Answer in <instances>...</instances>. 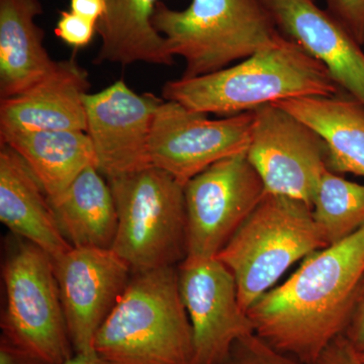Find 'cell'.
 I'll return each mask as SVG.
<instances>
[{
  "label": "cell",
  "mask_w": 364,
  "mask_h": 364,
  "mask_svg": "<svg viewBox=\"0 0 364 364\" xmlns=\"http://www.w3.org/2000/svg\"><path fill=\"white\" fill-rule=\"evenodd\" d=\"M284 284L249 308L254 331L273 348L315 364L343 334L364 277V227L311 253Z\"/></svg>",
  "instance_id": "6da1fadb"
},
{
  "label": "cell",
  "mask_w": 364,
  "mask_h": 364,
  "mask_svg": "<svg viewBox=\"0 0 364 364\" xmlns=\"http://www.w3.org/2000/svg\"><path fill=\"white\" fill-rule=\"evenodd\" d=\"M341 91L323 64L286 39L214 73L167 81L162 97L191 111L227 117L291 98Z\"/></svg>",
  "instance_id": "7a4b0ae2"
},
{
  "label": "cell",
  "mask_w": 364,
  "mask_h": 364,
  "mask_svg": "<svg viewBox=\"0 0 364 364\" xmlns=\"http://www.w3.org/2000/svg\"><path fill=\"white\" fill-rule=\"evenodd\" d=\"M93 349L109 364H193V328L178 269L134 273Z\"/></svg>",
  "instance_id": "3957f363"
},
{
  "label": "cell",
  "mask_w": 364,
  "mask_h": 364,
  "mask_svg": "<svg viewBox=\"0 0 364 364\" xmlns=\"http://www.w3.org/2000/svg\"><path fill=\"white\" fill-rule=\"evenodd\" d=\"M152 21L171 54L186 61L183 79L222 70L287 39L263 0H191L183 11L159 1Z\"/></svg>",
  "instance_id": "277c9868"
},
{
  "label": "cell",
  "mask_w": 364,
  "mask_h": 364,
  "mask_svg": "<svg viewBox=\"0 0 364 364\" xmlns=\"http://www.w3.org/2000/svg\"><path fill=\"white\" fill-rule=\"evenodd\" d=\"M325 247L312 208L267 193L215 258L233 274L239 304L247 313L296 261Z\"/></svg>",
  "instance_id": "5b68a950"
},
{
  "label": "cell",
  "mask_w": 364,
  "mask_h": 364,
  "mask_svg": "<svg viewBox=\"0 0 364 364\" xmlns=\"http://www.w3.org/2000/svg\"><path fill=\"white\" fill-rule=\"evenodd\" d=\"M107 181L117 213L112 249L132 272L174 267L186 259L184 186L155 166Z\"/></svg>",
  "instance_id": "8992f818"
},
{
  "label": "cell",
  "mask_w": 364,
  "mask_h": 364,
  "mask_svg": "<svg viewBox=\"0 0 364 364\" xmlns=\"http://www.w3.org/2000/svg\"><path fill=\"white\" fill-rule=\"evenodd\" d=\"M2 336L49 364L74 355L52 258L16 237L2 265Z\"/></svg>",
  "instance_id": "52a82bcc"
},
{
  "label": "cell",
  "mask_w": 364,
  "mask_h": 364,
  "mask_svg": "<svg viewBox=\"0 0 364 364\" xmlns=\"http://www.w3.org/2000/svg\"><path fill=\"white\" fill-rule=\"evenodd\" d=\"M265 193L247 153L215 163L191 178L184 186L186 258L217 257Z\"/></svg>",
  "instance_id": "ba28073f"
},
{
  "label": "cell",
  "mask_w": 364,
  "mask_h": 364,
  "mask_svg": "<svg viewBox=\"0 0 364 364\" xmlns=\"http://www.w3.org/2000/svg\"><path fill=\"white\" fill-rule=\"evenodd\" d=\"M254 112L210 119L170 100L155 112L150 136L152 166L166 171L182 186L215 163L247 153Z\"/></svg>",
  "instance_id": "9c48e42d"
},
{
  "label": "cell",
  "mask_w": 364,
  "mask_h": 364,
  "mask_svg": "<svg viewBox=\"0 0 364 364\" xmlns=\"http://www.w3.org/2000/svg\"><path fill=\"white\" fill-rule=\"evenodd\" d=\"M254 112L249 161L268 193L289 196L311 208L328 167L327 146L317 132L272 104Z\"/></svg>",
  "instance_id": "30bf717a"
},
{
  "label": "cell",
  "mask_w": 364,
  "mask_h": 364,
  "mask_svg": "<svg viewBox=\"0 0 364 364\" xmlns=\"http://www.w3.org/2000/svg\"><path fill=\"white\" fill-rule=\"evenodd\" d=\"M179 289L193 336V364H220L239 340L254 334L242 310L233 274L218 258H186Z\"/></svg>",
  "instance_id": "8fae6325"
},
{
  "label": "cell",
  "mask_w": 364,
  "mask_h": 364,
  "mask_svg": "<svg viewBox=\"0 0 364 364\" xmlns=\"http://www.w3.org/2000/svg\"><path fill=\"white\" fill-rule=\"evenodd\" d=\"M162 100L138 95L124 80L85 97L86 134L107 181L152 166L150 136Z\"/></svg>",
  "instance_id": "7c38bea8"
},
{
  "label": "cell",
  "mask_w": 364,
  "mask_h": 364,
  "mask_svg": "<svg viewBox=\"0 0 364 364\" xmlns=\"http://www.w3.org/2000/svg\"><path fill=\"white\" fill-rule=\"evenodd\" d=\"M75 353L95 350V336L130 282L131 267L112 249L74 248L53 261Z\"/></svg>",
  "instance_id": "4fadbf2b"
},
{
  "label": "cell",
  "mask_w": 364,
  "mask_h": 364,
  "mask_svg": "<svg viewBox=\"0 0 364 364\" xmlns=\"http://www.w3.org/2000/svg\"><path fill=\"white\" fill-rule=\"evenodd\" d=\"M279 32L323 64L340 90L364 107L363 45L316 0H263Z\"/></svg>",
  "instance_id": "5bb4252c"
},
{
  "label": "cell",
  "mask_w": 364,
  "mask_h": 364,
  "mask_svg": "<svg viewBox=\"0 0 364 364\" xmlns=\"http://www.w3.org/2000/svg\"><path fill=\"white\" fill-rule=\"evenodd\" d=\"M87 72L76 60L57 62L42 80L0 100V132H86Z\"/></svg>",
  "instance_id": "9a60e30c"
},
{
  "label": "cell",
  "mask_w": 364,
  "mask_h": 364,
  "mask_svg": "<svg viewBox=\"0 0 364 364\" xmlns=\"http://www.w3.org/2000/svg\"><path fill=\"white\" fill-rule=\"evenodd\" d=\"M0 221L14 236L42 249L53 261L72 249L37 177L13 148L1 142Z\"/></svg>",
  "instance_id": "2e32d148"
},
{
  "label": "cell",
  "mask_w": 364,
  "mask_h": 364,
  "mask_svg": "<svg viewBox=\"0 0 364 364\" xmlns=\"http://www.w3.org/2000/svg\"><path fill=\"white\" fill-rule=\"evenodd\" d=\"M42 14L40 0H0V100L28 90L56 66L35 21Z\"/></svg>",
  "instance_id": "e0dca14e"
},
{
  "label": "cell",
  "mask_w": 364,
  "mask_h": 364,
  "mask_svg": "<svg viewBox=\"0 0 364 364\" xmlns=\"http://www.w3.org/2000/svg\"><path fill=\"white\" fill-rule=\"evenodd\" d=\"M274 105L317 132L327 146L331 171L364 176V107L360 102L341 91Z\"/></svg>",
  "instance_id": "ac0fdd59"
},
{
  "label": "cell",
  "mask_w": 364,
  "mask_h": 364,
  "mask_svg": "<svg viewBox=\"0 0 364 364\" xmlns=\"http://www.w3.org/2000/svg\"><path fill=\"white\" fill-rule=\"evenodd\" d=\"M37 177L49 200L61 196L85 170L97 167L90 136L81 131L0 132Z\"/></svg>",
  "instance_id": "d6986e66"
},
{
  "label": "cell",
  "mask_w": 364,
  "mask_h": 364,
  "mask_svg": "<svg viewBox=\"0 0 364 364\" xmlns=\"http://www.w3.org/2000/svg\"><path fill=\"white\" fill-rule=\"evenodd\" d=\"M105 1V13L97 23L102 45L95 63L173 65L174 56L166 40L153 26V14L159 0Z\"/></svg>",
  "instance_id": "ffe728a7"
},
{
  "label": "cell",
  "mask_w": 364,
  "mask_h": 364,
  "mask_svg": "<svg viewBox=\"0 0 364 364\" xmlns=\"http://www.w3.org/2000/svg\"><path fill=\"white\" fill-rule=\"evenodd\" d=\"M57 224L74 248L112 249L117 213L109 181L90 167L55 200H49Z\"/></svg>",
  "instance_id": "44dd1931"
},
{
  "label": "cell",
  "mask_w": 364,
  "mask_h": 364,
  "mask_svg": "<svg viewBox=\"0 0 364 364\" xmlns=\"http://www.w3.org/2000/svg\"><path fill=\"white\" fill-rule=\"evenodd\" d=\"M312 213L328 246L348 238L364 227V184L327 170L316 191Z\"/></svg>",
  "instance_id": "7402d4cb"
},
{
  "label": "cell",
  "mask_w": 364,
  "mask_h": 364,
  "mask_svg": "<svg viewBox=\"0 0 364 364\" xmlns=\"http://www.w3.org/2000/svg\"><path fill=\"white\" fill-rule=\"evenodd\" d=\"M220 364H306L282 353L258 335H248L234 345L229 356Z\"/></svg>",
  "instance_id": "603a6c76"
},
{
  "label": "cell",
  "mask_w": 364,
  "mask_h": 364,
  "mask_svg": "<svg viewBox=\"0 0 364 364\" xmlns=\"http://www.w3.org/2000/svg\"><path fill=\"white\" fill-rule=\"evenodd\" d=\"M97 21L88 20L73 11H62L56 26V35L71 47L85 48L97 32Z\"/></svg>",
  "instance_id": "cb8c5ba5"
},
{
  "label": "cell",
  "mask_w": 364,
  "mask_h": 364,
  "mask_svg": "<svg viewBox=\"0 0 364 364\" xmlns=\"http://www.w3.org/2000/svg\"><path fill=\"white\" fill-rule=\"evenodd\" d=\"M330 14L364 46V0H325Z\"/></svg>",
  "instance_id": "d4e9b609"
},
{
  "label": "cell",
  "mask_w": 364,
  "mask_h": 364,
  "mask_svg": "<svg viewBox=\"0 0 364 364\" xmlns=\"http://www.w3.org/2000/svg\"><path fill=\"white\" fill-rule=\"evenodd\" d=\"M315 364H364L360 354L343 334L330 342Z\"/></svg>",
  "instance_id": "484cf974"
},
{
  "label": "cell",
  "mask_w": 364,
  "mask_h": 364,
  "mask_svg": "<svg viewBox=\"0 0 364 364\" xmlns=\"http://www.w3.org/2000/svg\"><path fill=\"white\" fill-rule=\"evenodd\" d=\"M343 335L358 353H364V277Z\"/></svg>",
  "instance_id": "4316f807"
},
{
  "label": "cell",
  "mask_w": 364,
  "mask_h": 364,
  "mask_svg": "<svg viewBox=\"0 0 364 364\" xmlns=\"http://www.w3.org/2000/svg\"><path fill=\"white\" fill-rule=\"evenodd\" d=\"M0 364H49L42 358L14 344L6 337H0Z\"/></svg>",
  "instance_id": "83f0119b"
},
{
  "label": "cell",
  "mask_w": 364,
  "mask_h": 364,
  "mask_svg": "<svg viewBox=\"0 0 364 364\" xmlns=\"http://www.w3.org/2000/svg\"><path fill=\"white\" fill-rule=\"evenodd\" d=\"M70 11L73 13L97 21L102 18L107 9L105 0H70Z\"/></svg>",
  "instance_id": "f1b7e54d"
},
{
  "label": "cell",
  "mask_w": 364,
  "mask_h": 364,
  "mask_svg": "<svg viewBox=\"0 0 364 364\" xmlns=\"http://www.w3.org/2000/svg\"><path fill=\"white\" fill-rule=\"evenodd\" d=\"M61 364H109L100 358L95 350L85 352V353H75L71 358Z\"/></svg>",
  "instance_id": "f546056e"
},
{
  "label": "cell",
  "mask_w": 364,
  "mask_h": 364,
  "mask_svg": "<svg viewBox=\"0 0 364 364\" xmlns=\"http://www.w3.org/2000/svg\"><path fill=\"white\" fill-rule=\"evenodd\" d=\"M359 354H360V358L364 361V353H359Z\"/></svg>",
  "instance_id": "4dcf8cb0"
}]
</instances>
